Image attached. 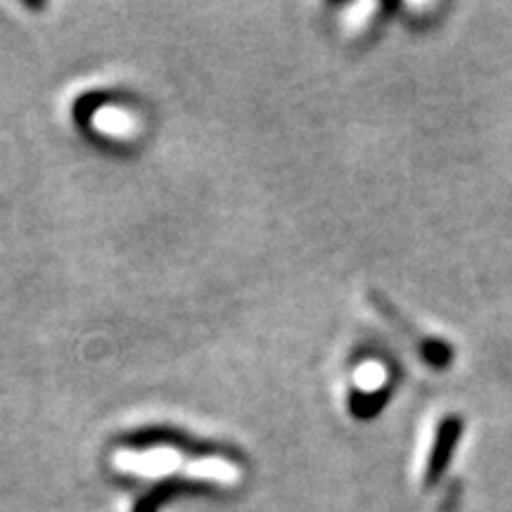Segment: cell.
Masks as SVG:
<instances>
[{
    "mask_svg": "<svg viewBox=\"0 0 512 512\" xmlns=\"http://www.w3.org/2000/svg\"><path fill=\"white\" fill-rule=\"evenodd\" d=\"M384 382V370L377 363H363L361 368L356 370V387L361 389L363 394L377 392Z\"/></svg>",
    "mask_w": 512,
    "mask_h": 512,
    "instance_id": "1",
    "label": "cell"
},
{
    "mask_svg": "<svg viewBox=\"0 0 512 512\" xmlns=\"http://www.w3.org/2000/svg\"><path fill=\"white\" fill-rule=\"evenodd\" d=\"M98 126L100 131H105L107 136H124L131 126V119H128L126 112L119 110H102L98 114Z\"/></svg>",
    "mask_w": 512,
    "mask_h": 512,
    "instance_id": "2",
    "label": "cell"
}]
</instances>
